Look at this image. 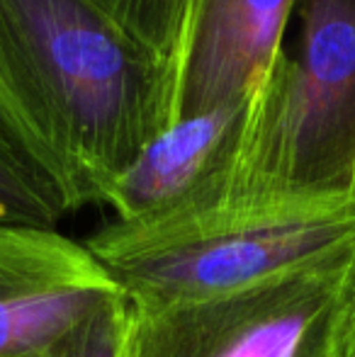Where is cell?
Wrapping results in <instances>:
<instances>
[{
    "label": "cell",
    "mask_w": 355,
    "mask_h": 357,
    "mask_svg": "<svg viewBox=\"0 0 355 357\" xmlns=\"http://www.w3.org/2000/svg\"><path fill=\"white\" fill-rule=\"evenodd\" d=\"M176 122V73L93 0H0V124L68 212Z\"/></svg>",
    "instance_id": "1"
},
{
    "label": "cell",
    "mask_w": 355,
    "mask_h": 357,
    "mask_svg": "<svg viewBox=\"0 0 355 357\" xmlns=\"http://www.w3.org/2000/svg\"><path fill=\"white\" fill-rule=\"evenodd\" d=\"M297 42L253 105L227 202L282 214L355 209V0H297Z\"/></svg>",
    "instance_id": "2"
},
{
    "label": "cell",
    "mask_w": 355,
    "mask_h": 357,
    "mask_svg": "<svg viewBox=\"0 0 355 357\" xmlns=\"http://www.w3.org/2000/svg\"><path fill=\"white\" fill-rule=\"evenodd\" d=\"M355 241V209L282 214L219 204L146 224H114L88 248L132 306L207 299L292 270Z\"/></svg>",
    "instance_id": "3"
},
{
    "label": "cell",
    "mask_w": 355,
    "mask_h": 357,
    "mask_svg": "<svg viewBox=\"0 0 355 357\" xmlns=\"http://www.w3.org/2000/svg\"><path fill=\"white\" fill-rule=\"evenodd\" d=\"M355 241L207 299L132 306L119 357H351Z\"/></svg>",
    "instance_id": "4"
},
{
    "label": "cell",
    "mask_w": 355,
    "mask_h": 357,
    "mask_svg": "<svg viewBox=\"0 0 355 357\" xmlns=\"http://www.w3.org/2000/svg\"><path fill=\"white\" fill-rule=\"evenodd\" d=\"M124 296L86 243L0 224V357H47L83 319Z\"/></svg>",
    "instance_id": "5"
},
{
    "label": "cell",
    "mask_w": 355,
    "mask_h": 357,
    "mask_svg": "<svg viewBox=\"0 0 355 357\" xmlns=\"http://www.w3.org/2000/svg\"><path fill=\"white\" fill-rule=\"evenodd\" d=\"M256 98L178 119L153 139L109 190L105 204L114 209L117 221L146 224L227 202Z\"/></svg>",
    "instance_id": "6"
},
{
    "label": "cell",
    "mask_w": 355,
    "mask_h": 357,
    "mask_svg": "<svg viewBox=\"0 0 355 357\" xmlns=\"http://www.w3.org/2000/svg\"><path fill=\"white\" fill-rule=\"evenodd\" d=\"M294 3L192 0L176 71V122L263 93L285 54Z\"/></svg>",
    "instance_id": "7"
},
{
    "label": "cell",
    "mask_w": 355,
    "mask_h": 357,
    "mask_svg": "<svg viewBox=\"0 0 355 357\" xmlns=\"http://www.w3.org/2000/svg\"><path fill=\"white\" fill-rule=\"evenodd\" d=\"M63 214L68 209L61 195L0 124V224L56 229Z\"/></svg>",
    "instance_id": "8"
},
{
    "label": "cell",
    "mask_w": 355,
    "mask_h": 357,
    "mask_svg": "<svg viewBox=\"0 0 355 357\" xmlns=\"http://www.w3.org/2000/svg\"><path fill=\"white\" fill-rule=\"evenodd\" d=\"M139 47L178 71L192 0H93Z\"/></svg>",
    "instance_id": "9"
},
{
    "label": "cell",
    "mask_w": 355,
    "mask_h": 357,
    "mask_svg": "<svg viewBox=\"0 0 355 357\" xmlns=\"http://www.w3.org/2000/svg\"><path fill=\"white\" fill-rule=\"evenodd\" d=\"M127 296L107 301L83 319L47 357H119L127 326Z\"/></svg>",
    "instance_id": "10"
},
{
    "label": "cell",
    "mask_w": 355,
    "mask_h": 357,
    "mask_svg": "<svg viewBox=\"0 0 355 357\" xmlns=\"http://www.w3.org/2000/svg\"><path fill=\"white\" fill-rule=\"evenodd\" d=\"M351 357H355V324H353V338H351Z\"/></svg>",
    "instance_id": "11"
}]
</instances>
